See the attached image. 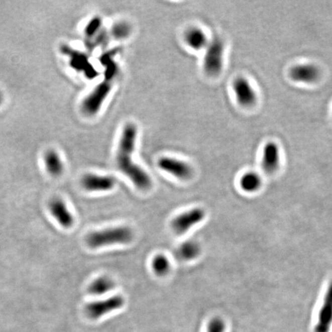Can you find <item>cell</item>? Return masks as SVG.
Returning <instances> with one entry per match:
<instances>
[{
	"instance_id": "cell-17",
	"label": "cell",
	"mask_w": 332,
	"mask_h": 332,
	"mask_svg": "<svg viewBox=\"0 0 332 332\" xmlns=\"http://www.w3.org/2000/svg\"><path fill=\"white\" fill-rule=\"evenodd\" d=\"M61 51L62 53L70 57V66L73 69L79 71L82 70V69L86 71L88 61L84 55L81 54L77 51L71 49L68 46H62L61 47Z\"/></svg>"
},
{
	"instance_id": "cell-20",
	"label": "cell",
	"mask_w": 332,
	"mask_h": 332,
	"mask_svg": "<svg viewBox=\"0 0 332 332\" xmlns=\"http://www.w3.org/2000/svg\"><path fill=\"white\" fill-rule=\"evenodd\" d=\"M153 272L159 276L166 275L170 270V262L164 255H157L152 261Z\"/></svg>"
},
{
	"instance_id": "cell-18",
	"label": "cell",
	"mask_w": 332,
	"mask_h": 332,
	"mask_svg": "<svg viewBox=\"0 0 332 332\" xmlns=\"http://www.w3.org/2000/svg\"><path fill=\"white\" fill-rule=\"evenodd\" d=\"M201 253V247L194 241L184 242L178 248V257L182 260L190 261L196 259Z\"/></svg>"
},
{
	"instance_id": "cell-4",
	"label": "cell",
	"mask_w": 332,
	"mask_h": 332,
	"mask_svg": "<svg viewBox=\"0 0 332 332\" xmlns=\"http://www.w3.org/2000/svg\"><path fill=\"white\" fill-rule=\"evenodd\" d=\"M113 87V81L105 79L98 84L94 90L82 101V108L85 114L93 116L96 114L105 98L108 96Z\"/></svg>"
},
{
	"instance_id": "cell-1",
	"label": "cell",
	"mask_w": 332,
	"mask_h": 332,
	"mask_svg": "<svg viewBox=\"0 0 332 332\" xmlns=\"http://www.w3.org/2000/svg\"><path fill=\"white\" fill-rule=\"evenodd\" d=\"M137 127L133 123L125 126L120 138L117 162L122 172L139 189H149L152 180L147 173L133 161V154L137 138Z\"/></svg>"
},
{
	"instance_id": "cell-10",
	"label": "cell",
	"mask_w": 332,
	"mask_h": 332,
	"mask_svg": "<svg viewBox=\"0 0 332 332\" xmlns=\"http://www.w3.org/2000/svg\"><path fill=\"white\" fill-rule=\"evenodd\" d=\"M332 324V281L327 287L321 308L319 310L317 321L314 327L315 332H328Z\"/></svg>"
},
{
	"instance_id": "cell-5",
	"label": "cell",
	"mask_w": 332,
	"mask_h": 332,
	"mask_svg": "<svg viewBox=\"0 0 332 332\" xmlns=\"http://www.w3.org/2000/svg\"><path fill=\"white\" fill-rule=\"evenodd\" d=\"M205 217V210L201 208H192L182 213L172 220V229L177 234H184L195 225L201 223Z\"/></svg>"
},
{
	"instance_id": "cell-24",
	"label": "cell",
	"mask_w": 332,
	"mask_h": 332,
	"mask_svg": "<svg viewBox=\"0 0 332 332\" xmlns=\"http://www.w3.org/2000/svg\"><path fill=\"white\" fill-rule=\"evenodd\" d=\"M4 95H3L2 92H0V105H1V104L3 103V101H4Z\"/></svg>"
},
{
	"instance_id": "cell-22",
	"label": "cell",
	"mask_w": 332,
	"mask_h": 332,
	"mask_svg": "<svg viewBox=\"0 0 332 332\" xmlns=\"http://www.w3.org/2000/svg\"><path fill=\"white\" fill-rule=\"evenodd\" d=\"M101 18L100 17H94L85 27V36L87 38H93V36L101 30Z\"/></svg>"
},
{
	"instance_id": "cell-12",
	"label": "cell",
	"mask_w": 332,
	"mask_h": 332,
	"mask_svg": "<svg viewBox=\"0 0 332 332\" xmlns=\"http://www.w3.org/2000/svg\"><path fill=\"white\" fill-rule=\"evenodd\" d=\"M280 149L274 142H269L264 146L262 151V167L267 174H272L279 168Z\"/></svg>"
},
{
	"instance_id": "cell-7",
	"label": "cell",
	"mask_w": 332,
	"mask_h": 332,
	"mask_svg": "<svg viewBox=\"0 0 332 332\" xmlns=\"http://www.w3.org/2000/svg\"><path fill=\"white\" fill-rule=\"evenodd\" d=\"M233 88L236 100L242 106H252L257 101L255 88L246 78H236L233 82Z\"/></svg>"
},
{
	"instance_id": "cell-2",
	"label": "cell",
	"mask_w": 332,
	"mask_h": 332,
	"mask_svg": "<svg viewBox=\"0 0 332 332\" xmlns=\"http://www.w3.org/2000/svg\"><path fill=\"white\" fill-rule=\"evenodd\" d=\"M133 239L132 229L126 226L111 228L101 231L93 232L86 238V242L92 249L114 244H127Z\"/></svg>"
},
{
	"instance_id": "cell-14",
	"label": "cell",
	"mask_w": 332,
	"mask_h": 332,
	"mask_svg": "<svg viewBox=\"0 0 332 332\" xmlns=\"http://www.w3.org/2000/svg\"><path fill=\"white\" fill-rule=\"evenodd\" d=\"M186 44L194 50H201L208 46V38L205 32L197 27H192L187 30L185 34Z\"/></svg>"
},
{
	"instance_id": "cell-23",
	"label": "cell",
	"mask_w": 332,
	"mask_h": 332,
	"mask_svg": "<svg viewBox=\"0 0 332 332\" xmlns=\"http://www.w3.org/2000/svg\"><path fill=\"white\" fill-rule=\"evenodd\" d=\"M226 324L220 317H214L208 324L207 332H226Z\"/></svg>"
},
{
	"instance_id": "cell-11",
	"label": "cell",
	"mask_w": 332,
	"mask_h": 332,
	"mask_svg": "<svg viewBox=\"0 0 332 332\" xmlns=\"http://www.w3.org/2000/svg\"><path fill=\"white\" fill-rule=\"evenodd\" d=\"M82 185L88 191H107L114 188L116 179L114 177L109 175L87 174L82 178Z\"/></svg>"
},
{
	"instance_id": "cell-19",
	"label": "cell",
	"mask_w": 332,
	"mask_h": 332,
	"mask_svg": "<svg viewBox=\"0 0 332 332\" xmlns=\"http://www.w3.org/2000/svg\"><path fill=\"white\" fill-rule=\"evenodd\" d=\"M114 288V282L107 277H101L95 279L88 286V291L92 295H101L106 294Z\"/></svg>"
},
{
	"instance_id": "cell-9",
	"label": "cell",
	"mask_w": 332,
	"mask_h": 332,
	"mask_svg": "<svg viewBox=\"0 0 332 332\" xmlns=\"http://www.w3.org/2000/svg\"><path fill=\"white\" fill-rule=\"evenodd\" d=\"M158 166L162 170L183 180L191 178L193 173L192 169L188 163L174 158H161L158 162Z\"/></svg>"
},
{
	"instance_id": "cell-16",
	"label": "cell",
	"mask_w": 332,
	"mask_h": 332,
	"mask_svg": "<svg viewBox=\"0 0 332 332\" xmlns=\"http://www.w3.org/2000/svg\"><path fill=\"white\" fill-rule=\"evenodd\" d=\"M239 185L243 191L252 193L257 191L262 186V178L256 172H246L241 177Z\"/></svg>"
},
{
	"instance_id": "cell-13",
	"label": "cell",
	"mask_w": 332,
	"mask_h": 332,
	"mask_svg": "<svg viewBox=\"0 0 332 332\" xmlns=\"http://www.w3.org/2000/svg\"><path fill=\"white\" fill-rule=\"evenodd\" d=\"M49 209L61 226L65 229L72 227L74 223L73 215L62 200L59 198L52 200L49 202Z\"/></svg>"
},
{
	"instance_id": "cell-8",
	"label": "cell",
	"mask_w": 332,
	"mask_h": 332,
	"mask_svg": "<svg viewBox=\"0 0 332 332\" xmlns=\"http://www.w3.org/2000/svg\"><path fill=\"white\" fill-rule=\"evenodd\" d=\"M289 76L294 82L312 84L318 80L321 71L314 64H297L290 69Z\"/></svg>"
},
{
	"instance_id": "cell-6",
	"label": "cell",
	"mask_w": 332,
	"mask_h": 332,
	"mask_svg": "<svg viewBox=\"0 0 332 332\" xmlns=\"http://www.w3.org/2000/svg\"><path fill=\"white\" fill-rule=\"evenodd\" d=\"M125 300L121 295L110 297L105 300L90 303L85 307L87 315L92 319L99 318L124 305Z\"/></svg>"
},
{
	"instance_id": "cell-15",
	"label": "cell",
	"mask_w": 332,
	"mask_h": 332,
	"mask_svg": "<svg viewBox=\"0 0 332 332\" xmlns=\"http://www.w3.org/2000/svg\"><path fill=\"white\" fill-rule=\"evenodd\" d=\"M44 162L46 170L51 175L59 176L63 172V163L56 151H48L45 155Z\"/></svg>"
},
{
	"instance_id": "cell-21",
	"label": "cell",
	"mask_w": 332,
	"mask_h": 332,
	"mask_svg": "<svg viewBox=\"0 0 332 332\" xmlns=\"http://www.w3.org/2000/svg\"><path fill=\"white\" fill-rule=\"evenodd\" d=\"M131 27L126 22H119L112 28L111 34L116 40H123L130 36Z\"/></svg>"
},
{
	"instance_id": "cell-3",
	"label": "cell",
	"mask_w": 332,
	"mask_h": 332,
	"mask_svg": "<svg viewBox=\"0 0 332 332\" xmlns=\"http://www.w3.org/2000/svg\"><path fill=\"white\" fill-rule=\"evenodd\" d=\"M203 68L210 76L219 75L224 64L225 44L220 38H214L205 48Z\"/></svg>"
}]
</instances>
